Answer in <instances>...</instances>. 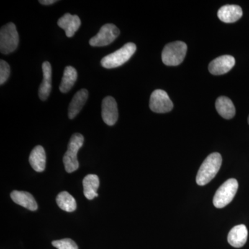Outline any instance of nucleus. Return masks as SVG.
I'll return each mask as SVG.
<instances>
[{
    "label": "nucleus",
    "mask_w": 249,
    "mask_h": 249,
    "mask_svg": "<svg viewBox=\"0 0 249 249\" xmlns=\"http://www.w3.org/2000/svg\"><path fill=\"white\" fill-rule=\"evenodd\" d=\"M11 197L16 204L30 211L37 209V202L34 196L28 192L14 191L11 193Z\"/></svg>",
    "instance_id": "nucleus-16"
},
{
    "label": "nucleus",
    "mask_w": 249,
    "mask_h": 249,
    "mask_svg": "<svg viewBox=\"0 0 249 249\" xmlns=\"http://www.w3.org/2000/svg\"><path fill=\"white\" fill-rule=\"evenodd\" d=\"M248 238V230L244 224L232 228L228 235L229 245L235 248H241L245 245Z\"/></svg>",
    "instance_id": "nucleus-11"
},
{
    "label": "nucleus",
    "mask_w": 249,
    "mask_h": 249,
    "mask_svg": "<svg viewBox=\"0 0 249 249\" xmlns=\"http://www.w3.org/2000/svg\"><path fill=\"white\" fill-rule=\"evenodd\" d=\"M248 123H249V117H248Z\"/></svg>",
    "instance_id": "nucleus-25"
},
{
    "label": "nucleus",
    "mask_w": 249,
    "mask_h": 249,
    "mask_svg": "<svg viewBox=\"0 0 249 249\" xmlns=\"http://www.w3.org/2000/svg\"><path fill=\"white\" fill-rule=\"evenodd\" d=\"M29 163L36 172L41 173L45 170L46 153L43 147L41 145H37L33 149L30 156H29Z\"/></svg>",
    "instance_id": "nucleus-17"
},
{
    "label": "nucleus",
    "mask_w": 249,
    "mask_h": 249,
    "mask_svg": "<svg viewBox=\"0 0 249 249\" xmlns=\"http://www.w3.org/2000/svg\"><path fill=\"white\" fill-rule=\"evenodd\" d=\"M52 245L58 249H78L74 241L70 238L62 239L52 242Z\"/></svg>",
    "instance_id": "nucleus-22"
},
{
    "label": "nucleus",
    "mask_w": 249,
    "mask_h": 249,
    "mask_svg": "<svg viewBox=\"0 0 249 249\" xmlns=\"http://www.w3.org/2000/svg\"><path fill=\"white\" fill-rule=\"evenodd\" d=\"M56 1L55 0H40V1H39V2L42 5H51L54 4Z\"/></svg>",
    "instance_id": "nucleus-24"
},
{
    "label": "nucleus",
    "mask_w": 249,
    "mask_h": 249,
    "mask_svg": "<svg viewBox=\"0 0 249 249\" xmlns=\"http://www.w3.org/2000/svg\"><path fill=\"white\" fill-rule=\"evenodd\" d=\"M56 203L60 209L71 213L76 211V201L68 192L62 191L57 196Z\"/></svg>",
    "instance_id": "nucleus-21"
},
{
    "label": "nucleus",
    "mask_w": 249,
    "mask_h": 249,
    "mask_svg": "<svg viewBox=\"0 0 249 249\" xmlns=\"http://www.w3.org/2000/svg\"><path fill=\"white\" fill-rule=\"evenodd\" d=\"M120 31L113 24H106L100 29L94 37L90 39L89 45L92 47H105L116 40Z\"/></svg>",
    "instance_id": "nucleus-7"
},
{
    "label": "nucleus",
    "mask_w": 249,
    "mask_h": 249,
    "mask_svg": "<svg viewBox=\"0 0 249 249\" xmlns=\"http://www.w3.org/2000/svg\"><path fill=\"white\" fill-rule=\"evenodd\" d=\"M242 8L237 5H225L219 9L217 16L221 21L225 23H233L242 18Z\"/></svg>",
    "instance_id": "nucleus-13"
},
{
    "label": "nucleus",
    "mask_w": 249,
    "mask_h": 249,
    "mask_svg": "<svg viewBox=\"0 0 249 249\" xmlns=\"http://www.w3.org/2000/svg\"><path fill=\"white\" fill-rule=\"evenodd\" d=\"M19 45V35L16 25L10 22L3 26L0 31V51L3 54L14 52Z\"/></svg>",
    "instance_id": "nucleus-5"
},
{
    "label": "nucleus",
    "mask_w": 249,
    "mask_h": 249,
    "mask_svg": "<svg viewBox=\"0 0 249 249\" xmlns=\"http://www.w3.org/2000/svg\"><path fill=\"white\" fill-rule=\"evenodd\" d=\"M137 50L135 44L129 42L114 53L106 55L101 60V65L106 69L116 68L128 61Z\"/></svg>",
    "instance_id": "nucleus-3"
},
{
    "label": "nucleus",
    "mask_w": 249,
    "mask_h": 249,
    "mask_svg": "<svg viewBox=\"0 0 249 249\" xmlns=\"http://www.w3.org/2000/svg\"><path fill=\"white\" fill-rule=\"evenodd\" d=\"M88 95L89 93L85 89H80L74 95L69 106L68 116L70 119H74L84 107Z\"/></svg>",
    "instance_id": "nucleus-15"
},
{
    "label": "nucleus",
    "mask_w": 249,
    "mask_h": 249,
    "mask_svg": "<svg viewBox=\"0 0 249 249\" xmlns=\"http://www.w3.org/2000/svg\"><path fill=\"white\" fill-rule=\"evenodd\" d=\"M186 52L187 45L184 42H171L165 45L162 52V61L167 66H177L183 61Z\"/></svg>",
    "instance_id": "nucleus-4"
},
{
    "label": "nucleus",
    "mask_w": 249,
    "mask_h": 249,
    "mask_svg": "<svg viewBox=\"0 0 249 249\" xmlns=\"http://www.w3.org/2000/svg\"><path fill=\"white\" fill-rule=\"evenodd\" d=\"M150 108L156 113L169 112L173 108V101L164 90H155L150 96Z\"/></svg>",
    "instance_id": "nucleus-8"
},
{
    "label": "nucleus",
    "mask_w": 249,
    "mask_h": 249,
    "mask_svg": "<svg viewBox=\"0 0 249 249\" xmlns=\"http://www.w3.org/2000/svg\"><path fill=\"white\" fill-rule=\"evenodd\" d=\"M222 163V157L218 152H214L207 157L201 164L197 175L196 182L199 186H205L212 181L216 176Z\"/></svg>",
    "instance_id": "nucleus-1"
},
{
    "label": "nucleus",
    "mask_w": 249,
    "mask_h": 249,
    "mask_svg": "<svg viewBox=\"0 0 249 249\" xmlns=\"http://www.w3.org/2000/svg\"><path fill=\"white\" fill-rule=\"evenodd\" d=\"M84 143V137L82 134H73L68 144V149L63 157V163L67 173H71L79 168V162L77 159L78 150Z\"/></svg>",
    "instance_id": "nucleus-2"
},
{
    "label": "nucleus",
    "mask_w": 249,
    "mask_h": 249,
    "mask_svg": "<svg viewBox=\"0 0 249 249\" xmlns=\"http://www.w3.org/2000/svg\"><path fill=\"white\" fill-rule=\"evenodd\" d=\"M42 71L43 80L39 88L38 94L40 100L46 101L52 91V70L49 62L46 61L42 64Z\"/></svg>",
    "instance_id": "nucleus-14"
},
{
    "label": "nucleus",
    "mask_w": 249,
    "mask_h": 249,
    "mask_svg": "<svg viewBox=\"0 0 249 249\" xmlns=\"http://www.w3.org/2000/svg\"><path fill=\"white\" fill-rule=\"evenodd\" d=\"M99 178L96 175H88L83 181L85 197L89 200L97 197V191L99 187Z\"/></svg>",
    "instance_id": "nucleus-19"
},
{
    "label": "nucleus",
    "mask_w": 249,
    "mask_h": 249,
    "mask_svg": "<svg viewBox=\"0 0 249 249\" xmlns=\"http://www.w3.org/2000/svg\"><path fill=\"white\" fill-rule=\"evenodd\" d=\"M58 25L65 31L67 37H71L81 25V21L78 16L70 14L64 15L58 21Z\"/></svg>",
    "instance_id": "nucleus-12"
},
{
    "label": "nucleus",
    "mask_w": 249,
    "mask_h": 249,
    "mask_svg": "<svg viewBox=\"0 0 249 249\" xmlns=\"http://www.w3.org/2000/svg\"><path fill=\"white\" fill-rule=\"evenodd\" d=\"M216 109L219 115L225 119H231L235 115V107L231 100L227 96H220L215 103Z\"/></svg>",
    "instance_id": "nucleus-18"
},
{
    "label": "nucleus",
    "mask_w": 249,
    "mask_h": 249,
    "mask_svg": "<svg viewBox=\"0 0 249 249\" xmlns=\"http://www.w3.org/2000/svg\"><path fill=\"white\" fill-rule=\"evenodd\" d=\"M77 78H78V73L76 69L71 66L65 67L60 85V91L62 93L70 91L76 83Z\"/></svg>",
    "instance_id": "nucleus-20"
},
{
    "label": "nucleus",
    "mask_w": 249,
    "mask_h": 249,
    "mask_svg": "<svg viewBox=\"0 0 249 249\" xmlns=\"http://www.w3.org/2000/svg\"><path fill=\"white\" fill-rule=\"evenodd\" d=\"M238 189V182L235 178H229L218 188L213 197V204L217 209L225 207L235 197Z\"/></svg>",
    "instance_id": "nucleus-6"
},
{
    "label": "nucleus",
    "mask_w": 249,
    "mask_h": 249,
    "mask_svg": "<svg viewBox=\"0 0 249 249\" xmlns=\"http://www.w3.org/2000/svg\"><path fill=\"white\" fill-rule=\"evenodd\" d=\"M235 64V58L232 55H222L214 59L209 64V71L216 76L224 74L231 71Z\"/></svg>",
    "instance_id": "nucleus-10"
},
{
    "label": "nucleus",
    "mask_w": 249,
    "mask_h": 249,
    "mask_svg": "<svg viewBox=\"0 0 249 249\" xmlns=\"http://www.w3.org/2000/svg\"><path fill=\"white\" fill-rule=\"evenodd\" d=\"M10 66L4 60H0V84L3 85L10 76Z\"/></svg>",
    "instance_id": "nucleus-23"
},
{
    "label": "nucleus",
    "mask_w": 249,
    "mask_h": 249,
    "mask_svg": "<svg viewBox=\"0 0 249 249\" xmlns=\"http://www.w3.org/2000/svg\"><path fill=\"white\" fill-rule=\"evenodd\" d=\"M102 118L103 121L109 126L114 125L118 120L119 111L117 103L111 96H107L103 100Z\"/></svg>",
    "instance_id": "nucleus-9"
}]
</instances>
